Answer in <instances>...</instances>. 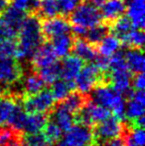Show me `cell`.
<instances>
[{
  "instance_id": "24",
  "label": "cell",
  "mask_w": 145,
  "mask_h": 146,
  "mask_svg": "<svg viewBox=\"0 0 145 146\" xmlns=\"http://www.w3.org/2000/svg\"><path fill=\"white\" fill-rule=\"evenodd\" d=\"M19 98L15 96H0V126H5L8 124V121L15 108L16 104H18Z\"/></svg>"
},
{
  "instance_id": "43",
  "label": "cell",
  "mask_w": 145,
  "mask_h": 146,
  "mask_svg": "<svg viewBox=\"0 0 145 146\" xmlns=\"http://www.w3.org/2000/svg\"><path fill=\"white\" fill-rule=\"evenodd\" d=\"M9 4H10V0H0V15L9 6Z\"/></svg>"
},
{
  "instance_id": "10",
  "label": "cell",
  "mask_w": 145,
  "mask_h": 146,
  "mask_svg": "<svg viewBox=\"0 0 145 146\" xmlns=\"http://www.w3.org/2000/svg\"><path fill=\"white\" fill-rule=\"evenodd\" d=\"M57 61V56L54 52V49L49 41L43 42L40 46L37 48L35 53L31 58V63L33 66V69L36 71L41 68H44L46 66L51 65Z\"/></svg>"
},
{
  "instance_id": "7",
  "label": "cell",
  "mask_w": 145,
  "mask_h": 146,
  "mask_svg": "<svg viewBox=\"0 0 145 146\" xmlns=\"http://www.w3.org/2000/svg\"><path fill=\"white\" fill-rule=\"evenodd\" d=\"M110 115L109 108L99 106L91 100L75 114L73 118L77 123L93 127L95 123L107 118Z\"/></svg>"
},
{
  "instance_id": "32",
  "label": "cell",
  "mask_w": 145,
  "mask_h": 146,
  "mask_svg": "<svg viewBox=\"0 0 145 146\" xmlns=\"http://www.w3.org/2000/svg\"><path fill=\"white\" fill-rule=\"evenodd\" d=\"M22 138V132L13 127L0 126V146H6Z\"/></svg>"
},
{
  "instance_id": "2",
  "label": "cell",
  "mask_w": 145,
  "mask_h": 146,
  "mask_svg": "<svg viewBox=\"0 0 145 146\" xmlns=\"http://www.w3.org/2000/svg\"><path fill=\"white\" fill-rule=\"evenodd\" d=\"M75 88L79 92L87 94L101 84H109L107 73L101 72L93 63L83 66L75 78Z\"/></svg>"
},
{
  "instance_id": "13",
  "label": "cell",
  "mask_w": 145,
  "mask_h": 146,
  "mask_svg": "<svg viewBox=\"0 0 145 146\" xmlns=\"http://www.w3.org/2000/svg\"><path fill=\"white\" fill-rule=\"evenodd\" d=\"M49 114H50L51 120L54 121L62 129V131H65V132L73 126V121H75L73 114L71 113L63 106L62 102H57V106H54Z\"/></svg>"
},
{
  "instance_id": "9",
  "label": "cell",
  "mask_w": 145,
  "mask_h": 146,
  "mask_svg": "<svg viewBox=\"0 0 145 146\" xmlns=\"http://www.w3.org/2000/svg\"><path fill=\"white\" fill-rule=\"evenodd\" d=\"M71 24L64 16L46 18L42 21V32L45 40L50 41L63 34L70 33Z\"/></svg>"
},
{
  "instance_id": "46",
  "label": "cell",
  "mask_w": 145,
  "mask_h": 146,
  "mask_svg": "<svg viewBox=\"0 0 145 146\" xmlns=\"http://www.w3.org/2000/svg\"><path fill=\"white\" fill-rule=\"evenodd\" d=\"M57 146H61V145H57Z\"/></svg>"
},
{
  "instance_id": "16",
  "label": "cell",
  "mask_w": 145,
  "mask_h": 146,
  "mask_svg": "<svg viewBox=\"0 0 145 146\" xmlns=\"http://www.w3.org/2000/svg\"><path fill=\"white\" fill-rule=\"evenodd\" d=\"M127 6H126V11H127V17L132 22V25L134 28L142 29L144 28V0H126Z\"/></svg>"
},
{
  "instance_id": "29",
  "label": "cell",
  "mask_w": 145,
  "mask_h": 146,
  "mask_svg": "<svg viewBox=\"0 0 145 146\" xmlns=\"http://www.w3.org/2000/svg\"><path fill=\"white\" fill-rule=\"evenodd\" d=\"M133 25L132 22L127 16H120L118 17L115 21H113L109 25V31H111L112 34H114L116 37L121 40L130 30L133 29Z\"/></svg>"
},
{
  "instance_id": "11",
  "label": "cell",
  "mask_w": 145,
  "mask_h": 146,
  "mask_svg": "<svg viewBox=\"0 0 145 146\" xmlns=\"http://www.w3.org/2000/svg\"><path fill=\"white\" fill-rule=\"evenodd\" d=\"M101 7L103 22L109 27L112 22L124 14L126 9V2L125 0H105Z\"/></svg>"
},
{
  "instance_id": "42",
  "label": "cell",
  "mask_w": 145,
  "mask_h": 146,
  "mask_svg": "<svg viewBox=\"0 0 145 146\" xmlns=\"http://www.w3.org/2000/svg\"><path fill=\"white\" fill-rule=\"evenodd\" d=\"M13 5L17 7L18 9H21L23 11L27 12L30 10L31 0H13Z\"/></svg>"
},
{
  "instance_id": "15",
  "label": "cell",
  "mask_w": 145,
  "mask_h": 146,
  "mask_svg": "<svg viewBox=\"0 0 145 146\" xmlns=\"http://www.w3.org/2000/svg\"><path fill=\"white\" fill-rule=\"evenodd\" d=\"M85 62L77 56L73 55V56H66L61 63V67H62V72H61V77L65 81H75L77 76L83 69Z\"/></svg>"
},
{
  "instance_id": "21",
  "label": "cell",
  "mask_w": 145,
  "mask_h": 146,
  "mask_svg": "<svg viewBox=\"0 0 145 146\" xmlns=\"http://www.w3.org/2000/svg\"><path fill=\"white\" fill-rule=\"evenodd\" d=\"M45 85L46 84L44 83V81L41 79V77L38 74L35 72L29 73L22 83V87H23L22 98L33 96V94H37L45 88Z\"/></svg>"
},
{
  "instance_id": "3",
  "label": "cell",
  "mask_w": 145,
  "mask_h": 146,
  "mask_svg": "<svg viewBox=\"0 0 145 146\" xmlns=\"http://www.w3.org/2000/svg\"><path fill=\"white\" fill-rule=\"evenodd\" d=\"M70 22L72 25L89 29L103 23V18L101 11L97 9V6L87 1L81 2L70 14Z\"/></svg>"
},
{
  "instance_id": "19",
  "label": "cell",
  "mask_w": 145,
  "mask_h": 146,
  "mask_svg": "<svg viewBox=\"0 0 145 146\" xmlns=\"http://www.w3.org/2000/svg\"><path fill=\"white\" fill-rule=\"evenodd\" d=\"M48 121V117L43 112H35V113H28L24 121L22 131L25 133H35L42 131L45 124Z\"/></svg>"
},
{
  "instance_id": "41",
  "label": "cell",
  "mask_w": 145,
  "mask_h": 146,
  "mask_svg": "<svg viewBox=\"0 0 145 146\" xmlns=\"http://www.w3.org/2000/svg\"><path fill=\"white\" fill-rule=\"evenodd\" d=\"M103 146H125V139L124 136H118L114 138L109 139L103 142Z\"/></svg>"
},
{
  "instance_id": "25",
  "label": "cell",
  "mask_w": 145,
  "mask_h": 146,
  "mask_svg": "<svg viewBox=\"0 0 145 146\" xmlns=\"http://www.w3.org/2000/svg\"><path fill=\"white\" fill-rule=\"evenodd\" d=\"M52 90L51 92L53 94L55 102H61L67 98L69 94L75 88V81H65V80H57L52 84Z\"/></svg>"
},
{
  "instance_id": "45",
  "label": "cell",
  "mask_w": 145,
  "mask_h": 146,
  "mask_svg": "<svg viewBox=\"0 0 145 146\" xmlns=\"http://www.w3.org/2000/svg\"><path fill=\"white\" fill-rule=\"evenodd\" d=\"M6 146H23V144H22L21 139H20V140H17V141H14V142L9 143V144L6 145Z\"/></svg>"
},
{
  "instance_id": "35",
  "label": "cell",
  "mask_w": 145,
  "mask_h": 146,
  "mask_svg": "<svg viewBox=\"0 0 145 146\" xmlns=\"http://www.w3.org/2000/svg\"><path fill=\"white\" fill-rule=\"evenodd\" d=\"M43 130H44L43 133H44V135L46 136V138L48 139V141L51 144H55V143L59 142L61 140V138H62V129L52 120L47 121Z\"/></svg>"
},
{
  "instance_id": "12",
  "label": "cell",
  "mask_w": 145,
  "mask_h": 146,
  "mask_svg": "<svg viewBox=\"0 0 145 146\" xmlns=\"http://www.w3.org/2000/svg\"><path fill=\"white\" fill-rule=\"evenodd\" d=\"M109 76V85L115 92L123 96L131 87L132 75L128 68L110 71Z\"/></svg>"
},
{
  "instance_id": "26",
  "label": "cell",
  "mask_w": 145,
  "mask_h": 146,
  "mask_svg": "<svg viewBox=\"0 0 145 146\" xmlns=\"http://www.w3.org/2000/svg\"><path fill=\"white\" fill-rule=\"evenodd\" d=\"M37 71H38V75L44 81L45 84L52 85L55 81H57L61 77L62 67H61L60 62L55 61L51 65L46 66L44 68H41V69L37 70Z\"/></svg>"
},
{
  "instance_id": "33",
  "label": "cell",
  "mask_w": 145,
  "mask_h": 146,
  "mask_svg": "<svg viewBox=\"0 0 145 146\" xmlns=\"http://www.w3.org/2000/svg\"><path fill=\"white\" fill-rule=\"evenodd\" d=\"M26 115H27V112L24 110L23 106L20 104H17L15 108H14L13 112H12L11 116H10L7 125H9V126L13 127V128L17 129V130L22 132V127H23Z\"/></svg>"
},
{
  "instance_id": "5",
  "label": "cell",
  "mask_w": 145,
  "mask_h": 146,
  "mask_svg": "<svg viewBox=\"0 0 145 146\" xmlns=\"http://www.w3.org/2000/svg\"><path fill=\"white\" fill-rule=\"evenodd\" d=\"M61 146H97L93 136V127L77 123L66 131Z\"/></svg>"
},
{
  "instance_id": "23",
  "label": "cell",
  "mask_w": 145,
  "mask_h": 146,
  "mask_svg": "<svg viewBox=\"0 0 145 146\" xmlns=\"http://www.w3.org/2000/svg\"><path fill=\"white\" fill-rule=\"evenodd\" d=\"M52 47L54 49V52L57 57L65 58L72 52L73 43V36L70 35L69 33L63 34L56 38L52 39Z\"/></svg>"
},
{
  "instance_id": "39",
  "label": "cell",
  "mask_w": 145,
  "mask_h": 146,
  "mask_svg": "<svg viewBox=\"0 0 145 146\" xmlns=\"http://www.w3.org/2000/svg\"><path fill=\"white\" fill-rule=\"evenodd\" d=\"M129 136L133 140V142L138 146H144L145 134L144 129L141 127H131L129 128Z\"/></svg>"
},
{
  "instance_id": "38",
  "label": "cell",
  "mask_w": 145,
  "mask_h": 146,
  "mask_svg": "<svg viewBox=\"0 0 145 146\" xmlns=\"http://www.w3.org/2000/svg\"><path fill=\"white\" fill-rule=\"evenodd\" d=\"M17 36H18V30L14 29L13 27L8 25V24L0 17V38L17 40Z\"/></svg>"
},
{
  "instance_id": "8",
  "label": "cell",
  "mask_w": 145,
  "mask_h": 146,
  "mask_svg": "<svg viewBox=\"0 0 145 146\" xmlns=\"http://www.w3.org/2000/svg\"><path fill=\"white\" fill-rule=\"evenodd\" d=\"M23 76V70L11 57H0V92L15 85Z\"/></svg>"
},
{
  "instance_id": "14",
  "label": "cell",
  "mask_w": 145,
  "mask_h": 146,
  "mask_svg": "<svg viewBox=\"0 0 145 146\" xmlns=\"http://www.w3.org/2000/svg\"><path fill=\"white\" fill-rule=\"evenodd\" d=\"M72 51L75 56L81 58L83 62H93L97 55V46L81 37L73 36Z\"/></svg>"
},
{
  "instance_id": "40",
  "label": "cell",
  "mask_w": 145,
  "mask_h": 146,
  "mask_svg": "<svg viewBox=\"0 0 145 146\" xmlns=\"http://www.w3.org/2000/svg\"><path fill=\"white\" fill-rule=\"evenodd\" d=\"M131 84L133 85L134 90H144L145 87V78L143 73H138L134 78H132Z\"/></svg>"
},
{
  "instance_id": "36",
  "label": "cell",
  "mask_w": 145,
  "mask_h": 146,
  "mask_svg": "<svg viewBox=\"0 0 145 146\" xmlns=\"http://www.w3.org/2000/svg\"><path fill=\"white\" fill-rule=\"evenodd\" d=\"M17 50V41L12 39L0 38V57H15Z\"/></svg>"
},
{
  "instance_id": "27",
  "label": "cell",
  "mask_w": 145,
  "mask_h": 146,
  "mask_svg": "<svg viewBox=\"0 0 145 146\" xmlns=\"http://www.w3.org/2000/svg\"><path fill=\"white\" fill-rule=\"evenodd\" d=\"M35 14H37L41 19L58 16V14H60L58 1L57 0H39L38 9Z\"/></svg>"
},
{
  "instance_id": "31",
  "label": "cell",
  "mask_w": 145,
  "mask_h": 146,
  "mask_svg": "<svg viewBox=\"0 0 145 146\" xmlns=\"http://www.w3.org/2000/svg\"><path fill=\"white\" fill-rule=\"evenodd\" d=\"M144 104L145 102L139 100L135 98H131L128 100L127 106H125V116L130 120L144 115Z\"/></svg>"
},
{
  "instance_id": "28",
  "label": "cell",
  "mask_w": 145,
  "mask_h": 146,
  "mask_svg": "<svg viewBox=\"0 0 145 146\" xmlns=\"http://www.w3.org/2000/svg\"><path fill=\"white\" fill-rule=\"evenodd\" d=\"M121 44L124 46H127L128 48H137L143 49L145 36L142 29L133 28L130 30L123 38L121 39Z\"/></svg>"
},
{
  "instance_id": "18",
  "label": "cell",
  "mask_w": 145,
  "mask_h": 146,
  "mask_svg": "<svg viewBox=\"0 0 145 146\" xmlns=\"http://www.w3.org/2000/svg\"><path fill=\"white\" fill-rule=\"evenodd\" d=\"M89 100H91V98L87 94H83V92H79V90H77V92L72 90L67 96V98L61 102L71 113H73L75 115Z\"/></svg>"
},
{
  "instance_id": "6",
  "label": "cell",
  "mask_w": 145,
  "mask_h": 146,
  "mask_svg": "<svg viewBox=\"0 0 145 146\" xmlns=\"http://www.w3.org/2000/svg\"><path fill=\"white\" fill-rule=\"evenodd\" d=\"M22 100H23L22 106L27 113L50 112L56 104L51 90H44V88L33 96H24L22 98Z\"/></svg>"
},
{
  "instance_id": "30",
  "label": "cell",
  "mask_w": 145,
  "mask_h": 146,
  "mask_svg": "<svg viewBox=\"0 0 145 146\" xmlns=\"http://www.w3.org/2000/svg\"><path fill=\"white\" fill-rule=\"evenodd\" d=\"M109 25H107V24H105L103 22V23L97 24V25L93 26V27L87 29V32H85V35L83 38L89 41V43L97 46L101 42V39L109 33Z\"/></svg>"
},
{
  "instance_id": "17",
  "label": "cell",
  "mask_w": 145,
  "mask_h": 146,
  "mask_svg": "<svg viewBox=\"0 0 145 146\" xmlns=\"http://www.w3.org/2000/svg\"><path fill=\"white\" fill-rule=\"evenodd\" d=\"M126 66L131 73H143L145 64H144V56L142 49L137 48H129L127 52L124 53Z\"/></svg>"
},
{
  "instance_id": "1",
  "label": "cell",
  "mask_w": 145,
  "mask_h": 146,
  "mask_svg": "<svg viewBox=\"0 0 145 146\" xmlns=\"http://www.w3.org/2000/svg\"><path fill=\"white\" fill-rule=\"evenodd\" d=\"M15 58L19 61L31 59L39 46L45 41L42 32V19L35 13L27 14L18 31Z\"/></svg>"
},
{
  "instance_id": "44",
  "label": "cell",
  "mask_w": 145,
  "mask_h": 146,
  "mask_svg": "<svg viewBox=\"0 0 145 146\" xmlns=\"http://www.w3.org/2000/svg\"><path fill=\"white\" fill-rule=\"evenodd\" d=\"M87 1L91 4H93V5L97 6V7H99V6H101V4H103L105 0H87Z\"/></svg>"
},
{
  "instance_id": "4",
  "label": "cell",
  "mask_w": 145,
  "mask_h": 146,
  "mask_svg": "<svg viewBox=\"0 0 145 146\" xmlns=\"http://www.w3.org/2000/svg\"><path fill=\"white\" fill-rule=\"evenodd\" d=\"M126 127L127 124L122 123V121L119 120L117 117L109 115L107 118L95 123L93 126L95 142L99 144L114 137L122 136L125 132Z\"/></svg>"
},
{
  "instance_id": "22",
  "label": "cell",
  "mask_w": 145,
  "mask_h": 146,
  "mask_svg": "<svg viewBox=\"0 0 145 146\" xmlns=\"http://www.w3.org/2000/svg\"><path fill=\"white\" fill-rule=\"evenodd\" d=\"M121 45V41L118 37H116L114 34H107L97 45V50L99 54L110 57L119 50Z\"/></svg>"
},
{
  "instance_id": "34",
  "label": "cell",
  "mask_w": 145,
  "mask_h": 146,
  "mask_svg": "<svg viewBox=\"0 0 145 146\" xmlns=\"http://www.w3.org/2000/svg\"><path fill=\"white\" fill-rule=\"evenodd\" d=\"M21 142L23 146H51L50 142L42 131L35 133H28L26 136L22 135Z\"/></svg>"
},
{
  "instance_id": "37",
  "label": "cell",
  "mask_w": 145,
  "mask_h": 146,
  "mask_svg": "<svg viewBox=\"0 0 145 146\" xmlns=\"http://www.w3.org/2000/svg\"><path fill=\"white\" fill-rule=\"evenodd\" d=\"M60 13L63 16L70 15L71 13L83 1V0H57Z\"/></svg>"
},
{
  "instance_id": "20",
  "label": "cell",
  "mask_w": 145,
  "mask_h": 146,
  "mask_svg": "<svg viewBox=\"0 0 145 146\" xmlns=\"http://www.w3.org/2000/svg\"><path fill=\"white\" fill-rule=\"evenodd\" d=\"M27 16V12L23 11L21 9H18L14 5L8 6L0 15V17L11 27L14 29L19 31L20 27H21L22 23H23L24 19Z\"/></svg>"
}]
</instances>
